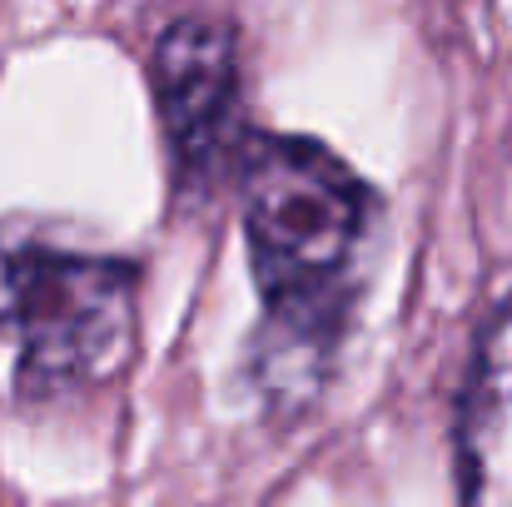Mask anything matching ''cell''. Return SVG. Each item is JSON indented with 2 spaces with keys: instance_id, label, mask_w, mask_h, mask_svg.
<instances>
[{
  "instance_id": "3957f363",
  "label": "cell",
  "mask_w": 512,
  "mask_h": 507,
  "mask_svg": "<svg viewBox=\"0 0 512 507\" xmlns=\"http://www.w3.org/2000/svg\"><path fill=\"white\" fill-rule=\"evenodd\" d=\"M155 100L179 184L204 189L234 150L239 120V55L219 20H174L155 45Z\"/></svg>"
},
{
  "instance_id": "277c9868",
  "label": "cell",
  "mask_w": 512,
  "mask_h": 507,
  "mask_svg": "<svg viewBox=\"0 0 512 507\" xmlns=\"http://www.w3.org/2000/svg\"><path fill=\"white\" fill-rule=\"evenodd\" d=\"M458 488L473 503H512V299L478 334L458 398Z\"/></svg>"
},
{
  "instance_id": "7a4b0ae2",
  "label": "cell",
  "mask_w": 512,
  "mask_h": 507,
  "mask_svg": "<svg viewBox=\"0 0 512 507\" xmlns=\"http://www.w3.org/2000/svg\"><path fill=\"white\" fill-rule=\"evenodd\" d=\"M140 269L25 239L0 254V338L15 388L50 398L110 378L135 343Z\"/></svg>"
},
{
  "instance_id": "6da1fadb",
  "label": "cell",
  "mask_w": 512,
  "mask_h": 507,
  "mask_svg": "<svg viewBox=\"0 0 512 507\" xmlns=\"http://www.w3.org/2000/svg\"><path fill=\"white\" fill-rule=\"evenodd\" d=\"M239 214L264 299L254 373L269 398L299 408L343 338L378 199L324 140L254 135L239 155Z\"/></svg>"
}]
</instances>
